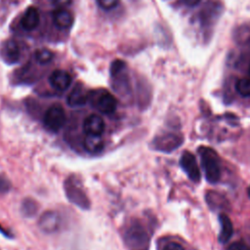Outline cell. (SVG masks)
<instances>
[{
	"label": "cell",
	"mask_w": 250,
	"mask_h": 250,
	"mask_svg": "<svg viewBox=\"0 0 250 250\" xmlns=\"http://www.w3.org/2000/svg\"><path fill=\"white\" fill-rule=\"evenodd\" d=\"M227 250H250V248L245 243L241 241H237V242L231 243Z\"/></svg>",
	"instance_id": "obj_22"
},
{
	"label": "cell",
	"mask_w": 250,
	"mask_h": 250,
	"mask_svg": "<svg viewBox=\"0 0 250 250\" xmlns=\"http://www.w3.org/2000/svg\"><path fill=\"white\" fill-rule=\"evenodd\" d=\"M65 111L60 104L50 106L44 114L43 122L47 129L52 132H58L65 123Z\"/></svg>",
	"instance_id": "obj_5"
},
{
	"label": "cell",
	"mask_w": 250,
	"mask_h": 250,
	"mask_svg": "<svg viewBox=\"0 0 250 250\" xmlns=\"http://www.w3.org/2000/svg\"><path fill=\"white\" fill-rule=\"evenodd\" d=\"M98 4L104 10H111L115 8L119 0H97Z\"/></svg>",
	"instance_id": "obj_21"
},
{
	"label": "cell",
	"mask_w": 250,
	"mask_h": 250,
	"mask_svg": "<svg viewBox=\"0 0 250 250\" xmlns=\"http://www.w3.org/2000/svg\"><path fill=\"white\" fill-rule=\"evenodd\" d=\"M53 59V53L47 49H39L35 52V60L39 63H48Z\"/></svg>",
	"instance_id": "obj_20"
},
{
	"label": "cell",
	"mask_w": 250,
	"mask_h": 250,
	"mask_svg": "<svg viewBox=\"0 0 250 250\" xmlns=\"http://www.w3.org/2000/svg\"><path fill=\"white\" fill-rule=\"evenodd\" d=\"M124 237L131 250H146L148 245V236L146 229L140 223H131L125 230Z\"/></svg>",
	"instance_id": "obj_2"
},
{
	"label": "cell",
	"mask_w": 250,
	"mask_h": 250,
	"mask_svg": "<svg viewBox=\"0 0 250 250\" xmlns=\"http://www.w3.org/2000/svg\"><path fill=\"white\" fill-rule=\"evenodd\" d=\"M49 83L54 89L58 91H64L71 84V76L65 70L56 69L51 73Z\"/></svg>",
	"instance_id": "obj_9"
},
{
	"label": "cell",
	"mask_w": 250,
	"mask_h": 250,
	"mask_svg": "<svg viewBox=\"0 0 250 250\" xmlns=\"http://www.w3.org/2000/svg\"><path fill=\"white\" fill-rule=\"evenodd\" d=\"M53 21L54 23L62 29L68 28L73 23V17L70 12L63 8H59L53 13Z\"/></svg>",
	"instance_id": "obj_13"
},
{
	"label": "cell",
	"mask_w": 250,
	"mask_h": 250,
	"mask_svg": "<svg viewBox=\"0 0 250 250\" xmlns=\"http://www.w3.org/2000/svg\"><path fill=\"white\" fill-rule=\"evenodd\" d=\"M89 99L92 104L102 113L110 114L117 106V101L113 95L107 91L94 92L89 95Z\"/></svg>",
	"instance_id": "obj_4"
},
{
	"label": "cell",
	"mask_w": 250,
	"mask_h": 250,
	"mask_svg": "<svg viewBox=\"0 0 250 250\" xmlns=\"http://www.w3.org/2000/svg\"><path fill=\"white\" fill-rule=\"evenodd\" d=\"M163 250H185V249H184V247H183L180 243L172 241V242L167 243V244L164 246Z\"/></svg>",
	"instance_id": "obj_24"
},
{
	"label": "cell",
	"mask_w": 250,
	"mask_h": 250,
	"mask_svg": "<svg viewBox=\"0 0 250 250\" xmlns=\"http://www.w3.org/2000/svg\"><path fill=\"white\" fill-rule=\"evenodd\" d=\"M235 89L242 97L250 98V78L239 79L235 84Z\"/></svg>",
	"instance_id": "obj_18"
},
{
	"label": "cell",
	"mask_w": 250,
	"mask_h": 250,
	"mask_svg": "<svg viewBox=\"0 0 250 250\" xmlns=\"http://www.w3.org/2000/svg\"><path fill=\"white\" fill-rule=\"evenodd\" d=\"M83 130L86 135H102L104 131V119L98 114H91L84 119Z\"/></svg>",
	"instance_id": "obj_10"
},
{
	"label": "cell",
	"mask_w": 250,
	"mask_h": 250,
	"mask_svg": "<svg viewBox=\"0 0 250 250\" xmlns=\"http://www.w3.org/2000/svg\"><path fill=\"white\" fill-rule=\"evenodd\" d=\"M60 225L59 216L54 212L45 213L40 219V227L44 231H55Z\"/></svg>",
	"instance_id": "obj_16"
},
{
	"label": "cell",
	"mask_w": 250,
	"mask_h": 250,
	"mask_svg": "<svg viewBox=\"0 0 250 250\" xmlns=\"http://www.w3.org/2000/svg\"><path fill=\"white\" fill-rule=\"evenodd\" d=\"M183 138L174 133H164L160 136H157L153 141V146L155 149L170 152L181 146Z\"/></svg>",
	"instance_id": "obj_6"
},
{
	"label": "cell",
	"mask_w": 250,
	"mask_h": 250,
	"mask_svg": "<svg viewBox=\"0 0 250 250\" xmlns=\"http://www.w3.org/2000/svg\"><path fill=\"white\" fill-rule=\"evenodd\" d=\"M180 164L188 177L192 182H198L201 178V173L196 163L194 155L189 151H185L180 159Z\"/></svg>",
	"instance_id": "obj_7"
},
{
	"label": "cell",
	"mask_w": 250,
	"mask_h": 250,
	"mask_svg": "<svg viewBox=\"0 0 250 250\" xmlns=\"http://www.w3.org/2000/svg\"><path fill=\"white\" fill-rule=\"evenodd\" d=\"M0 56L6 63L14 64L18 62L21 58V51L18 43L12 39L5 41L0 48Z\"/></svg>",
	"instance_id": "obj_8"
},
{
	"label": "cell",
	"mask_w": 250,
	"mask_h": 250,
	"mask_svg": "<svg viewBox=\"0 0 250 250\" xmlns=\"http://www.w3.org/2000/svg\"><path fill=\"white\" fill-rule=\"evenodd\" d=\"M0 232L2 233V234H4V235H6V236H9V234H8V232L0 226Z\"/></svg>",
	"instance_id": "obj_27"
},
{
	"label": "cell",
	"mask_w": 250,
	"mask_h": 250,
	"mask_svg": "<svg viewBox=\"0 0 250 250\" xmlns=\"http://www.w3.org/2000/svg\"><path fill=\"white\" fill-rule=\"evenodd\" d=\"M10 188V182L4 176H0V192H7Z\"/></svg>",
	"instance_id": "obj_23"
},
{
	"label": "cell",
	"mask_w": 250,
	"mask_h": 250,
	"mask_svg": "<svg viewBox=\"0 0 250 250\" xmlns=\"http://www.w3.org/2000/svg\"><path fill=\"white\" fill-rule=\"evenodd\" d=\"M40 16L38 10L34 7H29L25 10L21 19V25L24 30L30 31L38 26Z\"/></svg>",
	"instance_id": "obj_12"
},
{
	"label": "cell",
	"mask_w": 250,
	"mask_h": 250,
	"mask_svg": "<svg viewBox=\"0 0 250 250\" xmlns=\"http://www.w3.org/2000/svg\"><path fill=\"white\" fill-rule=\"evenodd\" d=\"M249 75H250V65H249Z\"/></svg>",
	"instance_id": "obj_29"
},
{
	"label": "cell",
	"mask_w": 250,
	"mask_h": 250,
	"mask_svg": "<svg viewBox=\"0 0 250 250\" xmlns=\"http://www.w3.org/2000/svg\"><path fill=\"white\" fill-rule=\"evenodd\" d=\"M104 140L101 135H86L83 141L85 150L90 153L100 152L104 148Z\"/></svg>",
	"instance_id": "obj_15"
},
{
	"label": "cell",
	"mask_w": 250,
	"mask_h": 250,
	"mask_svg": "<svg viewBox=\"0 0 250 250\" xmlns=\"http://www.w3.org/2000/svg\"><path fill=\"white\" fill-rule=\"evenodd\" d=\"M89 100V94L84 86L77 84L69 93L67 97V104L71 107L83 106Z\"/></svg>",
	"instance_id": "obj_11"
},
{
	"label": "cell",
	"mask_w": 250,
	"mask_h": 250,
	"mask_svg": "<svg viewBox=\"0 0 250 250\" xmlns=\"http://www.w3.org/2000/svg\"><path fill=\"white\" fill-rule=\"evenodd\" d=\"M206 199H207V202L209 203V205L212 207V208H220V209H223V208H226L225 206L227 205L226 203V198L223 197L221 194L217 193V192H214V191H210L207 193L206 195Z\"/></svg>",
	"instance_id": "obj_17"
},
{
	"label": "cell",
	"mask_w": 250,
	"mask_h": 250,
	"mask_svg": "<svg viewBox=\"0 0 250 250\" xmlns=\"http://www.w3.org/2000/svg\"><path fill=\"white\" fill-rule=\"evenodd\" d=\"M65 194L70 202L77 205L79 208L87 209L90 206V201L84 192L81 185L75 178H69L64 184Z\"/></svg>",
	"instance_id": "obj_3"
},
{
	"label": "cell",
	"mask_w": 250,
	"mask_h": 250,
	"mask_svg": "<svg viewBox=\"0 0 250 250\" xmlns=\"http://www.w3.org/2000/svg\"><path fill=\"white\" fill-rule=\"evenodd\" d=\"M198 152L206 180L211 184L217 183L221 176L219 157L217 153L207 146H200L198 148Z\"/></svg>",
	"instance_id": "obj_1"
},
{
	"label": "cell",
	"mask_w": 250,
	"mask_h": 250,
	"mask_svg": "<svg viewBox=\"0 0 250 250\" xmlns=\"http://www.w3.org/2000/svg\"><path fill=\"white\" fill-rule=\"evenodd\" d=\"M219 221L221 225V231L219 234V241L226 243L229 240L233 233V227L230 219L226 214H220Z\"/></svg>",
	"instance_id": "obj_14"
},
{
	"label": "cell",
	"mask_w": 250,
	"mask_h": 250,
	"mask_svg": "<svg viewBox=\"0 0 250 250\" xmlns=\"http://www.w3.org/2000/svg\"><path fill=\"white\" fill-rule=\"evenodd\" d=\"M247 193H248V196L250 197V187L248 188V190H247Z\"/></svg>",
	"instance_id": "obj_28"
},
{
	"label": "cell",
	"mask_w": 250,
	"mask_h": 250,
	"mask_svg": "<svg viewBox=\"0 0 250 250\" xmlns=\"http://www.w3.org/2000/svg\"><path fill=\"white\" fill-rule=\"evenodd\" d=\"M236 39L240 44L250 47V25L241 26L236 32Z\"/></svg>",
	"instance_id": "obj_19"
},
{
	"label": "cell",
	"mask_w": 250,
	"mask_h": 250,
	"mask_svg": "<svg viewBox=\"0 0 250 250\" xmlns=\"http://www.w3.org/2000/svg\"><path fill=\"white\" fill-rule=\"evenodd\" d=\"M51 1L58 8H64L71 3V0H51Z\"/></svg>",
	"instance_id": "obj_25"
},
{
	"label": "cell",
	"mask_w": 250,
	"mask_h": 250,
	"mask_svg": "<svg viewBox=\"0 0 250 250\" xmlns=\"http://www.w3.org/2000/svg\"><path fill=\"white\" fill-rule=\"evenodd\" d=\"M184 2L187 6L193 7V6H196L200 2V0H184Z\"/></svg>",
	"instance_id": "obj_26"
}]
</instances>
